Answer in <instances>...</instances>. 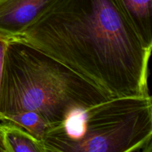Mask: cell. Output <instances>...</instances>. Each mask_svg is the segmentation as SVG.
Returning a JSON list of instances; mask_svg holds the SVG:
<instances>
[{
  "instance_id": "obj_1",
  "label": "cell",
  "mask_w": 152,
  "mask_h": 152,
  "mask_svg": "<svg viewBox=\"0 0 152 152\" xmlns=\"http://www.w3.org/2000/svg\"><path fill=\"white\" fill-rule=\"evenodd\" d=\"M110 96L148 94L146 45L117 0H57L17 37Z\"/></svg>"
},
{
  "instance_id": "obj_2",
  "label": "cell",
  "mask_w": 152,
  "mask_h": 152,
  "mask_svg": "<svg viewBox=\"0 0 152 152\" xmlns=\"http://www.w3.org/2000/svg\"><path fill=\"white\" fill-rule=\"evenodd\" d=\"M108 97L56 58L19 38L9 39L0 84V117L31 111L53 128L73 111Z\"/></svg>"
},
{
  "instance_id": "obj_3",
  "label": "cell",
  "mask_w": 152,
  "mask_h": 152,
  "mask_svg": "<svg viewBox=\"0 0 152 152\" xmlns=\"http://www.w3.org/2000/svg\"><path fill=\"white\" fill-rule=\"evenodd\" d=\"M150 94L110 96L73 111L43 138L45 152H151Z\"/></svg>"
},
{
  "instance_id": "obj_4",
  "label": "cell",
  "mask_w": 152,
  "mask_h": 152,
  "mask_svg": "<svg viewBox=\"0 0 152 152\" xmlns=\"http://www.w3.org/2000/svg\"><path fill=\"white\" fill-rule=\"evenodd\" d=\"M57 0H0V36L17 37Z\"/></svg>"
},
{
  "instance_id": "obj_5",
  "label": "cell",
  "mask_w": 152,
  "mask_h": 152,
  "mask_svg": "<svg viewBox=\"0 0 152 152\" xmlns=\"http://www.w3.org/2000/svg\"><path fill=\"white\" fill-rule=\"evenodd\" d=\"M0 137L3 152H45L41 141L8 120L0 121Z\"/></svg>"
},
{
  "instance_id": "obj_6",
  "label": "cell",
  "mask_w": 152,
  "mask_h": 152,
  "mask_svg": "<svg viewBox=\"0 0 152 152\" xmlns=\"http://www.w3.org/2000/svg\"><path fill=\"white\" fill-rule=\"evenodd\" d=\"M146 45L152 47V0H117Z\"/></svg>"
},
{
  "instance_id": "obj_7",
  "label": "cell",
  "mask_w": 152,
  "mask_h": 152,
  "mask_svg": "<svg viewBox=\"0 0 152 152\" xmlns=\"http://www.w3.org/2000/svg\"><path fill=\"white\" fill-rule=\"evenodd\" d=\"M1 120H8L25 129L33 137L42 141L49 129V126L37 113L31 111H21L0 117Z\"/></svg>"
},
{
  "instance_id": "obj_8",
  "label": "cell",
  "mask_w": 152,
  "mask_h": 152,
  "mask_svg": "<svg viewBox=\"0 0 152 152\" xmlns=\"http://www.w3.org/2000/svg\"><path fill=\"white\" fill-rule=\"evenodd\" d=\"M10 39H7L6 37L0 36V84H1V74H2L3 68V62H4V53H5L6 48Z\"/></svg>"
},
{
  "instance_id": "obj_9",
  "label": "cell",
  "mask_w": 152,
  "mask_h": 152,
  "mask_svg": "<svg viewBox=\"0 0 152 152\" xmlns=\"http://www.w3.org/2000/svg\"><path fill=\"white\" fill-rule=\"evenodd\" d=\"M0 152H3L2 145H1V137H0Z\"/></svg>"
}]
</instances>
